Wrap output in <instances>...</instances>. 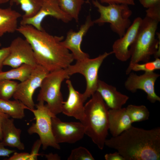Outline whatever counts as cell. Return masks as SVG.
Wrapping results in <instances>:
<instances>
[{
    "label": "cell",
    "mask_w": 160,
    "mask_h": 160,
    "mask_svg": "<svg viewBox=\"0 0 160 160\" xmlns=\"http://www.w3.org/2000/svg\"><path fill=\"white\" fill-rule=\"evenodd\" d=\"M17 31L31 45L37 63L49 72L65 68L74 60L72 53L62 45L63 36H53L30 25H20Z\"/></svg>",
    "instance_id": "obj_1"
},
{
    "label": "cell",
    "mask_w": 160,
    "mask_h": 160,
    "mask_svg": "<svg viewBox=\"0 0 160 160\" xmlns=\"http://www.w3.org/2000/svg\"><path fill=\"white\" fill-rule=\"evenodd\" d=\"M105 145L117 150L125 160H159L160 128L146 130L132 126L119 135L106 139Z\"/></svg>",
    "instance_id": "obj_2"
},
{
    "label": "cell",
    "mask_w": 160,
    "mask_h": 160,
    "mask_svg": "<svg viewBox=\"0 0 160 160\" xmlns=\"http://www.w3.org/2000/svg\"><path fill=\"white\" fill-rule=\"evenodd\" d=\"M160 5L147 9L135 40L130 49L129 65L149 61L152 55L160 56V34L156 33L160 21Z\"/></svg>",
    "instance_id": "obj_3"
},
{
    "label": "cell",
    "mask_w": 160,
    "mask_h": 160,
    "mask_svg": "<svg viewBox=\"0 0 160 160\" xmlns=\"http://www.w3.org/2000/svg\"><path fill=\"white\" fill-rule=\"evenodd\" d=\"M84 105L85 117L81 122L85 134L102 150L109 130V108L99 93L96 91Z\"/></svg>",
    "instance_id": "obj_4"
},
{
    "label": "cell",
    "mask_w": 160,
    "mask_h": 160,
    "mask_svg": "<svg viewBox=\"0 0 160 160\" xmlns=\"http://www.w3.org/2000/svg\"><path fill=\"white\" fill-rule=\"evenodd\" d=\"M69 77L66 68L50 72L40 87L37 100L46 102L49 110L55 115L62 113L63 100L61 91V84Z\"/></svg>",
    "instance_id": "obj_5"
},
{
    "label": "cell",
    "mask_w": 160,
    "mask_h": 160,
    "mask_svg": "<svg viewBox=\"0 0 160 160\" xmlns=\"http://www.w3.org/2000/svg\"><path fill=\"white\" fill-rule=\"evenodd\" d=\"M92 2L100 14V17L93 21L94 23L99 25L109 23L114 32L120 37L123 36L131 24L130 17L132 12L128 5L113 4L105 6L98 0H93Z\"/></svg>",
    "instance_id": "obj_6"
},
{
    "label": "cell",
    "mask_w": 160,
    "mask_h": 160,
    "mask_svg": "<svg viewBox=\"0 0 160 160\" xmlns=\"http://www.w3.org/2000/svg\"><path fill=\"white\" fill-rule=\"evenodd\" d=\"M44 102L40 101L35 104L36 109L30 111L34 115L36 122L28 129L30 135L37 134L41 140L43 150L51 147L57 150L60 149L59 144L55 141L52 129V118L55 115L49 110Z\"/></svg>",
    "instance_id": "obj_7"
},
{
    "label": "cell",
    "mask_w": 160,
    "mask_h": 160,
    "mask_svg": "<svg viewBox=\"0 0 160 160\" xmlns=\"http://www.w3.org/2000/svg\"><path fill=\"white\" fill-rule=\"evenodd\" d=\"M113 54L112 51L105 52L94 58H88L82 60L76 61V63L71 64L66 68L70 76L79 73L85 77L86 87L82 94L84 102L96 91L99 80L98 73L100 68L104 60Z\"/></svg>",
    "instance_id": "obj_8"
},
{
    "label": "cell",
    "mask_w": 160,
    "mask_h": 160,
    "mask_svg": "<svg viewBox=\"0 0 160 160\" xmlns=\"http://www.w3.org/2000/svg\"><path fill=\"white\" fill-rule=\"evenodd\" d=\"M49 72L43 66L37 64L29 77L18 83L13 97L21 102L29 108V110L34 109L35 104L33 99L34 93L40 87L43 80Z\"/></svg>",
    "instance_id": "obj_9"
},
{
    "label": "cell",
    "mask_w": 160,
    "mask_h": 160,
    "mask_svg": "<svg viewBox=\"0 0 160 160\" xmlns=\"http://www.w3.org/2000/svg\"><path fill=\"white\" fill-rule=\"evenodd\" d=\"M9 47V53L4 61V65L14 68L25 64L34 67L38 64L32 48L25 39L17 37L12 41Z\"/></svg>",
    "instance_id": "obj_10"
},
{
    "label": "cell",
    "mask_w": 160,
    "mask_h": 160,
    "mask_svg": "<svg viewBox=\"0 0 160 160\" xmlns=\"http://www.w3.org/2000/svg\"><path fill=\"white\" fill-rule=\"evenodd\" d=\"M52 125L54 138L58 144L75 143L85 134V128L81 122H63L55 116L52 118Z\"/></svg>",
    "instance_id": "obj_11"
},
{
    "label": "cell",
    "mask_w": 160,
    "mask_h": 160,
    "mask_svg": "<svg viewBox=\"0 0 160 160\" xmlns=\"http://www.w3.org/2000/svg\"><path fill=\"white\" fill-rule=\"evenodd\" d=\"M47 16L52 17L65 23H68L73 19L62 10L57 0H42L41 7L36 14L31 18H22L20 25H30L39 30H42L44 29L41 23Z\"/></svg>",
    "instance_id": "obj_12"
},
{
    "label": "cell",
    "mask_w": 160,
    "mask_h": 160,
    "mask_svg": "<svg viewBox=\"0 0 160 160\" xmlns=\"http://www.w3.org/2000/svg\"><path fill=\"white\" fill-rule=\"evenodd\" d=\"M124 83L125 88L134 93L138 89H141L147 94V99L151 103H154L160 101V97L155 91V84L160 74L153 72H145L138 75L130 72Z\"/></svg>",
    "instance_id": "obj_13"
},
{
    "label": "cell",
    "mask_w": 160,
    "mask_h": 160,
    "mask_svg": "<svg viewBox=\"0 0 160 160\" xmlns=\"http://www.w3.org/2000/svg\"><path fill=\"white\" fill-rule=\"evenodd\" d=\"M94 24L90 16H88L85 23L81 26L78 31L70 30L67 33L65 39L62 41V45L71 51L74 59L76 61L89 58V55L81 50V44L83 37Z\"/></svg>",
    "instance_id": "obj_14"
},
{
    "label": "cell",
    "mask_w": 160,
    "mask_h": 160,
    "mask_svg": "<svg viewBox=\"0 0 160 160\" xmlns=\"http://www.w3.org/2000/svg\"><path fill=\"white\" fill-rule=\"evenodd\" d=\"M140 17L136 18L122 37L114 42L112 51L117 59L125 62L130 58L131 47L134 43L142 21Z\"/></svg>",
    "instance_id": "obj_15"
},
{
    "label": "cell",
    "mask_w": 160,
    "mask_h": 160,
    "mask_svg": "<svg viewBox=\"0 0 160 160\" xmlns=\"http://www.w3.org/2000/svg\"><path fill=\"white\" fill-rule=\"evenodd\" d=\"M68 90L67 100L63 102L62 113L68 116L73 117L81 122L85 117L84 107L83 94L74 88L68 79L66 81Z\"/></svg>",
    "instance_id": "obj_16"
},
{
    "label": "cell",
    "mask_w": 160,
    "mask_h": 160,
    "mask_svg": "<svg viewBox=\"0 0 160 160\" xmlns=\"http://www.w3.org/2000/svg\"><path fill=\"white\" fill-rule=\"evenodd\" d=\"M96 91L110 109L121 108L129 99L128 96L118 91L114 86L99 79Z\"/></svg>",
    "instance_id": "obj_17"
},
{
    "label": "cell",
    "mask_w": 160,
    "mask_h": 160,
    "mask_svg": "<svg viewBox=\"0 0 160 160\" xmlns=\"http://www.w3.org/2000/svg\"><path fill=\"white\" fill-rule=\"evenodd\" d=\"M109 130L113 137H116L132 126V123L126 108L108 111Z\"/></svg>",
    "instance_id": "obj_18"
},
{
    "label": "cell",
    "mask_w": 160,
    "mask_h": 160,
    "mask_svg": "<svg viewBox=\"0 0 160 160\" xmlns=\"http://www.w3.org/2000/svg\"><path fill=\"white\" fill-rule=\"evenodd\" d=\"M21 131L20 129L15 126L13 119L9 118L5 119L1 127V141L4 145L20 150H24L25 146L20 139Z\"/></svg>",
    "instance_id": "obj_19"
},
{
    "label": "cell",
    "mask_w": 160,
    "mask_h": 160,
    "mask_svg": "<svg viewBox=\"0 0 160 160\" xmlns=\"http://www.w3.org/2000/svg\"><path fill=\"white\" fill-rule=\"evenodd\" d=\"M21 14L10 7H0V37L7 33H13L17 31L18 19Z\"/></svg>",
    "instance_id": "obj_20"
},
{
    "label": "cell",
    "mask_w": 160,
    "mask_h": 160,
    "mask_svg": "<svg viewBox=\"0 0 160 160\" xmlns=\"http://www.w3.org/2000/svg\"><path fill=\"white\" fill-rule=\"evenodd\" d=\"M25 109L29 108L17 100H10L0 98V111L13 119H22L25 116Z\"/></svg>",
    "instance_id": "obj_21"
},
{
    "label": "cell",
    "mask_w": 160,
    "mask_h": 160,
    "mask_svg": "<svg viewBox=\"0 0 160 160\" xmlns=\"http://www.w3.org/2000/svg\"><path fill=\"white\" fill-rule=\"evenodd\" d=\"M35 67L25 64L7 71H2L0 72V80H17L23 81L29 77Z\"/></svg>",
    "instance_id": "obj_22"
},
{
    "label": "cell",
    "mask_w": 160,
    "mask_h": 160,
    "mask_svg": "<svg viewBox=\"0 0 160 160\" xmlns=\"http://www.w3.org/2000/svg\"><path fill=\"white\" fill-rule=\"evenodd\" d=\"M9 2L11 6L14 4L20 5L24 12L22 18H26L31 17L36 14L41 7L42 0H9Z\"/></svg>",
    "instance_id": "obj_23"
},
{
    "label": "cell",
    "mask_w": 160,
    "mask_h": 160,
    "mask_svg": "<svg viewBox=\"0 0 160 160\" xmlns=\"http://www.w3.org/2000/svg\"><path fill=\"white\" fill-rule=\"evenodd\" d=\"M57 0L62 10L78 23L79 14L84 0Z\"/></svg>",
    "instance_id": "obj_24"
},
{
    "label": "cell",
    "mask_w": 160,
    "mask_h": 160,
    "mask_svg": "<svg viewBox=\"0 0 160 160\" xmlns=\"http://www.w3.org/2000/svg\"><path fill=\"white\" fill-rule=\"evenodd\" d=\"M126 108L132 123L145 121L149 119V111L144 105H129Z\"/></svg>",
    "instance_id": "obj_25"
},
{
    "label": "cell",
    "mask_w": 160,
    "mask_h": 160,
    "mask_svg": "<svg viewBox=\"0 0 160 160\" xmlns=\"http://www.w3.org/2000/svg\"><path fill=\"white\" fill-rule=\"evenodd\" d=\"M160 69V59L159 58H157L153 61H149L142 64L137 63L129 65L126 70V73L128 74L132 71H143L145 72H153Z\"/></svg>",
    "instance_id": "obj_26"
},
{
    "label": "cell",
    "mask_w": 160,
    "mask_h": 160,
    "mask_svg": "<svg viewBox=\"0 0 160 160\" xmlns=\"http://www.w3.org/2000/svg\"><path fill=\"white\" fill-rule=\"evenodd\" d=\"M18 83L10 80H0V98L9 100L15 92Z\"/></svg>",
    "instance_id": "obj_27"
},
{
    "label": "cell",
    "mask_w": 160,
    "mask_h": 160,
    "mask_svg": "<svg viewBox=\"0 0 160 160\" xmlns=\"http://www.w3.org/2000/svg\"><path fill=\"white\" fill-rule=\"evenodd\" d=\"M68 160H94L90 152L86 148L79 147L73 149Z\"/></svg>",
    "instance_id": "obj_28"
},
{
    "label": "cell",
    "mask_w": 160,
    "mask_h": 160,
    "mask_svg": "<svg viewBox=\"0 0 160 160\" xmlns=\"http://www.w3.org/2000/svg\"><path fill=\"white\" fill-rule=\"evenodd\" d=\"M42 143L40 139H38L34 143L30 154V157L29 160H36L40 155L39 151Z\"/></svg>",
    "instance_id": "obj_29"
},
{
    "label": "cell",
    "mask_w": 160,
    "mask_h": 160,
    "mask_svg": "<svg viewBox=\"0 0 160 160\" xmlns=\"http://www.w3.org/2000/svg\"><path fill=\"white\" fill-rule=\"evenodd\" d=\"M30 154L27 152L17 153L15 152L13 155L8 158V160H29Z\"/></svg>",
    "instance_id": "obj_30"
},
{
    "label": "cell",
    "mask_w": 160,
    "mask_h": 160,
    "mask_svg": "<svg viewBox=\"0 0 160 160\" xmlns=\"http://www.w3.org/2000/svg\"><path fill=\"white\" fill-rule=\"evenodd\" d=\"M9 53V47H3L0 49V72L2 71L3 62Z\"/></svg>",
    "instance_id": "obj_31"
},
{
    "label": "cell",
    "mask_w": 160,
    "mask_h": 160,
    "mask_svg": "<svg viewBox=\"0 0 160 160\" xmlns=\"http://www.w3.org/2000/svg\"><path fill=\"white\" fill-rule=\"evenodd\" d=\"M102 3H105L108 4H123L128 5L135 4L134 0H100Z\"/></svg>",
    "instance_id": "obj_32"
},
{
    "label": "cell",
    "mask_w": 160,
    "mask_h": 160,
    "mask_svg": "<svg viewBox=\"0 0 160 160\" xmlns=\"http://www.w3.org/2000/svg\"><path fill=\"white\" fill-rule=\"evenodd\" d=\"M140 4L147 9L160 4V0H139Z\"/></svg>",
    "instance_id": "obj_33"
},
{
    "label": "cell",
    "mask_w": 160,
    "mask_h": 160,
    "mask_svg": "<svg viewBox=\"0 0 160 160\" xmlns=\"http://www.w3.org/2000/svg\"><path fill=\"white\" fill-rule=\"evenodd\" d=\"M5 146L2 141L0 140V157H9L11 154L16 151L15 150L7 148Z\"/></svg>",
    "instance_id": "obj_34"
},
{
    "label": "cell",
    "mask_w": 160,
    "mask_h": 160,
    "mask_svg": "<svg viewBox=\"0 0 160 160\" xmlns=\"http://www.w3.org/2000/svg\"><path fill=\"white\" fill-rule=\"evenodd\" d=\"M104 158L106 160H125L124 158L118 151L106 154Z\"/></svg>",
    "instance_id": "obj_35"
},
{
    "label": "cell",
    "mask_w": 160,
    "mask_h": 160,
    "mask_svg": "<svg viewBox=\"0 0 160 160\" xmlns=\"http://www.w3.org/2000/svg\"><path fill=\"white\" fill-rule=\"evenodd\" d=\"M10 118L8 115L0 111V140H2V135L1 133V127L4 121L6 119Z\"/></svg>",
    "instance_id": "obj_36"
},
{
    "label": "cell",
    "mask_w": 160,
    "mask_h": 160,
    "mask_svg": "<svg viewBox=\"0 0 160 160\" xmlns=\"http://www.w3.org/2000/svg\"><path fill=\"white\" fill-rule=\"evenodd\" d=\"M43 155L48 160H59L61 159L60 157L57 154L50 153Z\"/></svg>",
    "instance_id": "obj_37"
},
{
    "label": "cell",
    "mask_w": 160,
    "mask_h": 160,
    "mask_svg": "<svg viewBox=\"0 0 160 160\" xmlns=\"http://www.w3.org/2000/svg\"><path fill=\"white\" fill-rule=\"evenodd\" d=\"M9 0H0V5L9 1Z\"/></svg>",
    "instance_id": "obj_38"
},
{
    "label": "cell",
    "mask_w": 160,
    "mask_h": 160,
    "mask_svg": "<svg viewBox=\"0 0 160 160\" xmlns=\"http://www.w3.org/2000/svg\"><path fill=\"white\" fill-rule=\"evenodd\" d=\"M1 44L0 43V47H1Z\"/></svg>",
    "instance_id": "obj_39"
}]
</instances>
